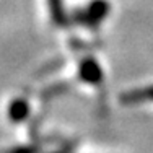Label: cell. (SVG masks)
<instances>
[{"label":"cell","mask_w":153,"mask_h":153,"mask_svg":"<svg viewBox=\"0 0 153 153\" xmlns=\"http://www.w3.org/2000/svg\"><path fill=\"white\" fill-rule=\"evenodd\" d=\"M109 12V3H106L104 0H96V2H91L86 8L80 10L78 13V21L85 25H93L100 23L101 20L104 18V15Z\"/></svg>","instance_id":"1"},{"label":"cell","mask_w":153,"mask_h":153,"mask_svg":"<svg viewBox=\"0 0 153 153\" xmlns=\"http://www.w3.org/2000/svg\"><path fill=\"white\" fill-rule=\"evenodd\" d=\"M80 76L90 83H98L101 80V70L94 60H85L80 65Z\"/></svg>","instance_id":"2"},{"label":"cell","mask_w":153,"mask_h":153,"mask_svg":"<svg viewBox=\"0 0 153 153\" xmlns=\"http://www.w3.org/2000/svg\"><path fill=\"white\" fill-rule=\"evenodd\" d=\"M124 103H140V101H153V86L147 88H137L132 91H127L122 94Z\"/></svg>","instance_id":"3"},{"label":"cell","mask_w":153,"mask_h":153,"mask_svg":"<svg viewBox=\"0 0 153 153\" xmlns=\"http://www.w3.org/2000/svg\"><path fill=\"white\" fill-rule=\"evenodd\" d=\"M47 3H49V12L54 23L56 25L67 23V16H65L64 7H62V0H47Z\"/></svg>","instance_id":"4"},{"label":"cell","mask_w":153,"mask_h":153,"mask_svg":"<svg viewBox=\"0 0 153 153\" xmlns=\"http://www.w3.org/2000/svg\"><path fill=\"white\" fill-rule=\"evenodd\" d=\"M26 114H28V104L21 100L13 101L12 106H10V117L13 121H21V119L26 117Z\"/></svg>","instance_id":"5"}]
</instances>
